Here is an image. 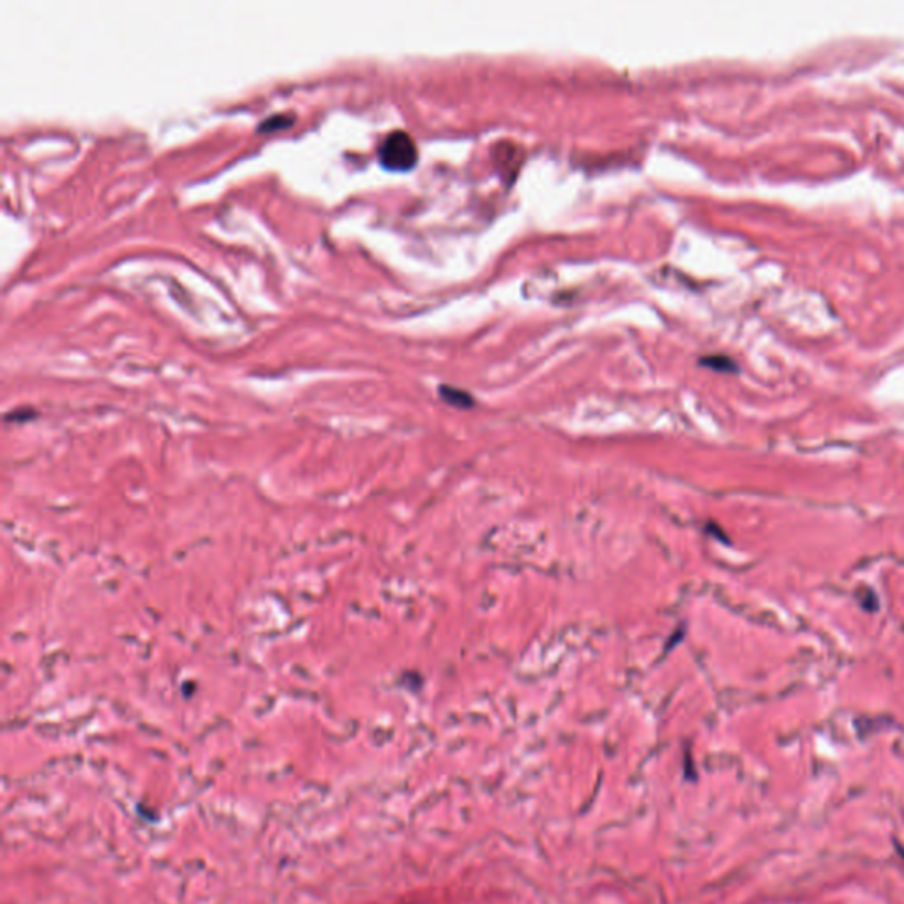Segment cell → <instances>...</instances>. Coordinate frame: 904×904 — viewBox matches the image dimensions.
Segmentation results:
<instances>
[{
	"mask_svg": "<svg viewBox=\"0 0 904 904\" xmlns=\"http://www.w3.org/2000/svg\"><path fill=\"white\" fill-rule=\"evenodd\" d=\"M701 364H706L709 368L721 369V372H735L736 369V364L727 355H709L701 359Z\"/></svg>",
	"mask_w": 904,
	"mask_h": 904,
	"instance_id": "3957f363",
	"label": "cell"
},
{
	"mask_svg": "<svg viewBox=\"0 0 904 904\" xmlns=\"http://www.w3.org/2000/svg\"><path fill=\"white\" fill-rule=\"evenodd\" d=\"M439 390L443 401L451 405V407L463 408V410H465V408H472L475 405L474 398H472V395H469L466 390L451 386H440Z\"/></svg>",
	"mask_w": 904,
	"mask_h": 904,
	"instance_id": "7a4b0ae2",
	"label": "cell"
},
{
	"mask_svg": "<svg viewBox=\"0 0 904 904\" xmlns=\"http://www.w3.org/2000/svg\"><path fill=\"white\" fill-rule=\"evenodd\" d=\"M897 851H900V853H901V857H903V859H904V851H903V848H901V847H897Z\"/></svg>",
	"mask_w": 904,
	"mask_h": 904,
	"instance_id": "277c9868",
	"label": "cell"
},
{
	"mask_svg": "<svg viewBox=\"0 0 904 904\" xmlns=\"http://www.w3.org/2000/svg\"><path fill=\"white\" fill-rule=\"evenodd\" d=\"M416 142L413 138L403 131V129H395L386 134L378 147V160L381 166L387 170H395V172H405L416 166L417 158Z\"/></svg>",
	"mask_w": 904,
	"mask_h": 904,
	"instance_id": "6da1fadb",
	"label": "cell"
}]
</instances>
